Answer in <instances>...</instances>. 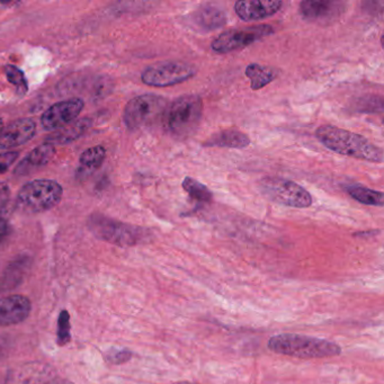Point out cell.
<instances>
[{
    "instance_id": "cell-31",
    "label": "cell",
    "mask_w": 384,
    "mask_h": 384,
    "mask_svg": "<svg viewBox=\"0 0 384 384\" xmlns=\"http://www.w3.org/2000/svg\"><path fill=\"white\" fill-rule=\"evenodd\" d=\"M3 119L0 117V132H1V130H3Z\"/></svg>"
},
{
    "instance_id": "cell-30",
    "label": "cell",
    "mask_w": 384,
    "mask_h": 384,
    "mask_svg": "<svg viewBox=\"0 0 384 384\" xmlns=\"http://www.w3.org/2000/svg\"><path fill=\"white\" fill-rule=\"evenodd\" d=\"M42 384H72L71 382L67 381V380H63V379H51V380H47V381L44 382Z\"/></svg>"
},
{
    "instance_id": "cell-10",
    "label": "cell",
    "mask_w": 384,
    "mask_h": 384,
    "mask_svg": "<svg viewBox=\"0 0 384 384\" xmlns=\"http://www.w3.org/2000/svg\"><path fill=\"white\" fill-rule=\"evenodd\" d=\"M84 100L79 98L63 100L54 104L43 113L41 124L47 131H56L71 124L84 109Z\"/></svg>"
},
{
    "instance_id": "cell-17",
    "label": "cell",
    "mask_w": 384,
    "mask_h": 384,
    "mask_svg": "<svg viewBox=\"0 0 384 384\" xmlns=\"http://www.w3.org/2000/svg\"><path fill=\"white\" fill-rule=\"evenodd\" d=\"M250 144V139L246 133L237 128H227L214 133L204 142V147L232 148L242 149Z\"/></svg>"
},
{
    "instance_id": "cell-32",
    "label": "cell",
    "mask_w": 384,
    "mask_h": 384,
    "mask_svg": "<svg viewBox=\"0 0 384 384\" xmlns=\"http://www.w3.org/2000/svg\"><path fill=\"white\" fill-rule=\"evenodd\" d=\"M175 384H195V383H191V382H179V383H175Z\"/></svg>"
},
{
    "instance_id": "cell-6",
    "label": "cell",
    "mask_w": 384,
    "mask_h": 384,
    "mask_svg": "<svg viewBox=\"0 0 384 384\" xmlns=\"http://www.w3.org/2000/svg\"><path fill=\"white\" fill-rule=\"evenodd\" d=\"M168 103L165 97L158 95L146 94L135 97L130 100L124 109L123 120L130 130H139L146 125L151 124L163 112Z\"/></svg>"
},
{
    "instance_id": "cell-15",
    "label": "cell",
    "mask_w": 384,
    "mask_h": 384,
    "mask_svg": "<svg viewBox=\"0 0 384 384\" xmlns=\"http://www.w3.org/2000/svg\"><path fill=\"white\" fill-rule=\"evenodd\" d=\"M50 378V370L40 363H28L12 370L3 384H42Z\"/></svg>"
},
{
    "instance_id": "cell-20",
    "label": "cell",
    "mask_w": 384,
    "mask_h": 384,
    "mask_svg": "<svg viewBox=\"0 0 384 384\" xmlns=\"http://www.w3.org/2000/svg\"><path fill=\"white\" fill-rule=\"evenodd\" d=\"M91 126V120L84 119L74 124L69 125V128H63L59 132H56V135L47 139V144H65L77 140L78 137H82L84 132L87 131Z\"/></svg>"
},
{
    "instance_id": "cell-33",
    "label": "cell",
    "mask_w": 384,
    "mask_h": 384,
    "mask_svg": "<svg viewBox=\"0 0 384 384\" xmlns=\"http://www.w3.org/2000/svg\"><path fill=\"white\" fill-rule=\"evenodd\" d=\"M3 184H0V194H1V192L3 191Z\"/></svg>"
},
{
    "instance_id": "cell-25",
    "label": "cell",
    "mask_w": 384,
    "mask_h": 384,
    "mask_svg": "<svg viewBox=\"0 0 384 384\" xmlns=\"http://www.w3.org/2000/svg\"><path fill=\"white\" fill-rule=\"evenodd\" d=\"M5 71H6L8 82L13 84L14 87L16 88V91H19V94H25L28 89V84L24 74L17 67L12 66V65L7 66L5 68Z\"/></svg>"
},
{
    "instance_id": "cell-4",
    "label": "cell",
    "mask_w": 384,
    "mask_h": 384,
    "mask_svg": "<svg viewBox=\"0 0 384 384\" xmlns=\"http://www.w3.org/2000/svg\"><path fill=\"white\" fill-rule=\"evenodd\" d=\"M61 185L51 179H35L24 185L16 197V209L25 214L45 212L63 199Z\"/></svg>"
},
{
    "instance_id": "cell-29",
    "label": "cell",
    "mask_w": 384,
    "mask_h": 384,
    "mask_svg": "<svg viewBox=\"0 0 384 384\" xmlns=\"http://www.w3.org/2000/svg\"><path fill=\"white\" fill-rule=\"evenodd\" d=\"M8 234H10V227L5 220L0 219V244L6 239Z\"/></svg>"
},
{
    "instance_id": "cell-12",
    "label": "cell",
    "mask_w": 384,
    "mask_h": 384,
    "mask_svg": "<svg viewBox=\"0 0 384 384\" xmlns=\"http://www.w3.org/2000/svg\"><path fill=\"white\" fill-rule=\"evenodd\" d=\"M282 6L281 0H241L234 5V12L241 21L251 22L274 15Z\"/></svg>"
},
{
    "instance_id": "cell-26",
    "label": "cell",
    "mask_w": 384,
    "mask_h": 384,
    "mask_svg": "<svg viewBox=\"0 0 384 384\" xmlns=\"http://www.w3.org/2000/svg\"><path fill=\"white\" fill-rule=\"evenodd\" d=\"M359 102H361V106H359V111H361V112L381 113L383 110V100H382L381 97H365Z\"/></svg>"
},
{
    "instance_id": "cell-23",
    "label": "cell",
    "mask_w": 384,
    "mask_h": 384,
    "mask_svg": "<svg viewBox=\"0 0 384 384\" xmlns=\"http://www.w3.org/2000/svg\"><path fill=\"white\" fill-rule=\"evenodd\" d=\"M184 191L193 199L201 203H210L212 201L213 195L205 185L202 184L192 177H185L181 184Z\"/></svg>"
},
{
    "instance_id": "cell-5",
    "label": "cell",
    "mask_w": 384,
    "mask_h": 384,
    "mask_svg": "<svg viewBox=\"0 0 384 384\" xmlns=\"http://www.w3.org/2000/svg\"><path fill=\"white\" fill-rule=\"evenodd\" d=\"M88 227L100 240L120 247H132L147 242L150 239L151 234L148 229L116 221L100 214L91 216Z\"/></svg>"
},
{
    "instance_id": "cell-8",
    "label": "cell",
    "mask_w": 384,
    "mask_h": 384,
    "mask_svg": "<svg viewBox=\"0 0 384 384\" xmlns=\"http://www.w3.org/2000/svg\"><path fill=\"white\" fill-rule=\"evenodd\" d=\"M196 69L181 61H166L149 67L142 72L141 79L150 87H169L193 78Z\"/></svg>"
},
{
    "instance_id": "cell-18",
    "label": "cell",
    "mask_w": 384,
    "mask_h": 384,
    "mask_svg": "<svg viewBox=\"0 0 384 384\" xmlns=\"http://www.w3.org/2000/svg\"><path fill=\"white\" fill-rule=\"evenodd\" d=\"M54 153H56V148L54 144L47 142L41 144L40 147L32 150L25 159L22 160V163L16 168V174H22V172H27L30 169L38 168L47 165L54 158Z\"/></svg>"
},
{
    "instance_id": "cell-19",
    "label": "cell",
    "mask_w": 384,
    "mask_h": 384,
    "mask_svg": "<svg viewBox=\"0 0 384 384\" xmlns=\"http://www.w3.org/2000/svg\"><path fill=\"white\" fill-rule=\"evenodd\" d=\"M246 76L250 79V87L253 91H260L278 77L276 69L272 67L260 66L258 63H251L246 68Z\"/></svg>"
},
{
    "instance_id": "cell-16",
    "label": "cell",
    "mask_w": 384,
    "mask_h": 384,
    "mask_svg": "<svg viewBox=\"0 0 384 384\" xmlns=\"http://www.w3.org/2000/svg\"><path fill=\"white\" fill-rule=\"evenodd\" d=\"M341 3L330 0H304L300 3V15L309 22H321L339 13Z\"/></svg>"
},
{
    "instance_id": "cell-27",
    "label": "cell",
    "mask_w": 384,
    "mask_h": 384,
    "mask_svg": "<svg viewBox=\"0 0 384 384\" xmlns=\"http://www.w3.org/2000/svg\"><path fill=\"white\" fill-rule=\"evenodd\" d=\"M107 362L112 364H123L132 359V353L128 350H112L106 354Z\"/></svg>"
},
{
    "instance_id": "cell-13",
    "label": "cell",
    "mask_w": 384,
    "mask_h": 384,
    "mask_svg": "<svg viewBox=\"0 0 384 384\" xmlns=\"http://www.w3.org/2000/svg\"><path fill=\"white\" fill-rule=\"evenodd\" d=\"M31 301L23 295H10L0 299V326L17 325L31 313Z\"/></svg>"
},
{
    "instance_id": "cell-22",
    "label": "cell",
    "mask_w": 384,
    "mask_h": 384,
    "mask_svg": "<svg viewBox=\"0 0 384 384\" xmlns=\"http://www.w3.org/2000/svg\"><path fill=\"white\" fill-rule=\"evenodd\" d=\"M105 157H106V150L102 146H95L84 150L79 159L82 172H95L103 165Z\"/></svg>"
},
{
    "instance_id": "cell-11",
    "label": "cell",
    "mask_w": 384,
    "mask_h": 384,
    "mask_svg": "<svg viewBox=\"0 0 384 384\" xmlns=\"http://www.w3.org/2000/svg\"><path fill=\"white\" fill-rule=\"evenodd\" d=\"M36 132V124L31 119L16 120L0 132V149L10 150L32 140Z\"/></svg>"
},
{
    "instance_id": "cell-14",
    "label": "cell",
    "mask_w": 384,
    "mask_h": 384,
    "mask_svg": "<svg viewBox=\"0 0 384 384\" xmlns=\"http://www.w3.org/2000/svg\"><path fill=\"white\" fill-rule=\"evenodd\" d=\"M188 22L195 31L201 33L216 31L227 24V15L223 10L216 7H201L194 10L188 17Z\"/></svg>"
},
{
    "instance_id": "cell-28",
    "label": "cell",
    "mask_w": 384,
    "mask_h": 384,
    "mask_svg": "<svg viewBox=\"0 0 384 384\" xmlns=\"http://www.w3.org/2000/svg\"><path fill=\"white\" fill-rule=\"evenodd\" d=\"M17 158H19V153H16V151L0 153V174L6 172L10 168V166L15 163Z\"/></svg>"
},
{
    "instance_id": "cell-7",
    "label": "cell",
    "mask_w": 384,
    "mask_h": 384,
    "mask_svg": "<svg viewBox=\"0 0 384 384\" xmlns=\"http://www.w3.org/2000/svg\"><path fill=\"white\" fill-rule=\"evenodd\" d=\"M266 196L282 205L306 209L313 205V196L302 186L288 179L267 177L260 183Z\"/></svg>"
},
{
    "instance_id": "cell-2",
    "label": "cell",
    "mask_w": 384,
    "mask_h": 384,
    "mask_svg": "<svg viewBox=\"0 0 384 384\" xmlns=\"http://www.w3.org/2000/svg\"><path fill=\"white\" fill-rule=\"evenodd\" d=\"M203 114V103L197 95H184L167 105L163 114L166 132L175 139H186L196 131Z\"/></svg>"
},
{
    "instance_id": "cell-3",
    "label": "cell",
    "mask_w": 384,
    "mask_h": 384,
    "mask_svg": "<svg viewBox=\"0 0 384 384\" xmlns=\"http://www.w3.org/2000/svg\"><path fill=\"white\" fill-rule=\"evenodd\" d=\"M269 350L276 354L299 359H325L337 357L341 346L332 341L299 334H280L269 341Z\"/></svg>"
},
{
    "instance_id": "cell-24",
    "label": "cell",
    "mask_w": 384,
    "mask_h": 384,
    "mask_svg": "<svg viewBox=\"0 0 384 384\" xmlns=\"http://www.w3.org/2000/svg\"><path fill=\"white\" fill-rule=\"evenodd\" d=\"M71 326H70V316L67 310H63L60 313L58 319V343L60 346H65L69 341H71Z\"/></svg>"
},
{
    "instance_id": "cell-9",
    "label": "cell",
    "mask_w": 384,
    "mask_h": 384,
    "mask_svg": "<svg viewBox=\"0 0 384 384\" xmlns=\"http://www.w3.org/2000/svg\"><path fill=\"white\" fill-rule=\"evenodd\" d=\"M271 25H253L247 28H232L223 32L211 43L213 50L218 54H229L255 43L260 38L273 34Z\"/></svg>"
},
{
    "instance_id": "cell-1",
    "label": "cell",
    "mask_w": 384,
    "mask_h": 384,
    "mask_svg": "<svg viewBox=\"0 0 384 384\" xmlns=\"http://www.w3.org/2000/svg\"><path fill=\"white\" fill-rule=\"evenodd\" d=\"M316 137L326 148L343 156L371 163H381L383 161V150L378 146L371 144L366 137L343 128L324 125L317 128Z\"/></svg>"
},
{
    "instance_id": "cell-21",
    "label": "cell",
    "mask_w": 384,
    "mask_h": 384,
    "mask_svg": "<svg viewBox=\"0 0 384 384\" xmlns=\"http://www.w3.org/2000/svg\"><path fill=\"white\" fill-rule=\"evenodd\" d=\"M347 193L357 200L359 203L365 205L382 206L384 205V197L382 192L374 191L371 188H363L359 185H353L347 188Z\"/></svg>"
}]
</instances>
